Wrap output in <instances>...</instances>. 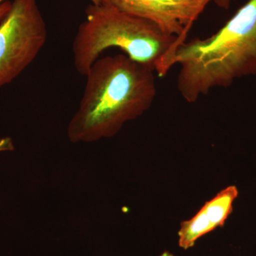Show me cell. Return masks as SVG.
<instances>
[{"label":"cell","mask_w":256,"mask_h":256,"mask_svg":"<svg viewBox=\"0 0 256 256\" xmlns=\"http://www.w3.org/2000/svg\"><path fill=\"white\" fill-rule=\"evenodd\" d=\"M13 149H14V146L10 138H5L0 139V152L12 150Z\"/></svg>","instance_id":"obj_7"},{"label":"cell","mask_w":256,"mask_h":256,"mask_svg":"<svg viewBox=\"0 0 256 256\" xmlns=\"http://www.w3.org/2000/svg\"><path fill=\"white\" fill-rule=\"evenodd\" d=\"M86 14L72 45L74 66L84 76L110 47L120 48L132 60L164 76L172 67L176 48L186 41L165 33L151 22L120 11L108 2L89 5Z\"/></svg>","instance_id":"obj_3"},{"label":"cell","mask_w":256,"mask_h":256,"mask_svg":"<svg viewBox=\"0 0 256 256\" xmlns=\"http://www.w3.org/2000/svg\"><path fill=\"white\" fill-rule=\"evenodd\" d=\"M78 110L67 128L73 143L114 137L156 98L154 70L126 54L99 58L88 72Z\"/></svg>","instance_id":"obj_1"},{"label":"cell","mask_w":256,"mask_h":256,"mask_svg":"<svg viewBox=\"0 0 256 256\" xmlns=\"http://www.w3.org/2000/svg\"><path fill=\"white\" fill-rule=\"evenodd\" d=\"M128 14L154 23L168 34L186 40L210 0H108Z\"/></svg>","instance_id":"obj_5"},{"label":"cell","mask_w":256,"mask_h":256,"mask_svg":"<svg viewBox=\"0 0 256 256\" xmlns=\"http://www.w3.org/2000/svg\"><path fill=\"white\" fill-rule=\"evenodd\" d=\"M5 0H0V3L3 2ZM92 4L100 5L107 2L108 0H90Z\"/></svg>","instance_id":"obj_10"},{"label":"cell","mask_w":256,"mask_h":256,"mask_svg":"<svg viewBox=\"0 0 256 256\" xmlns=\"http://www.w3.org/2000/svg\"><path fill=\"white\" fill-rule=\"evenodd\" d=\"M210 1L214 2L220 8L227 10L230 6L232 0H210Z\"/></svg>","instance_id":"obj_9"},{"label":"cell","mask_w":256,"mask_h":256,"mask_svg":"<svg viewBox=\"0 0 256 256\" xmlns=\"http://www.w3.org/2000/svg\"><path fill=\"white\" fill-rule=\"evenodd\" d=\"M46 38V23L36 0H14L0 22V88L28 68Z\"/></svg>","instance_id":"obj_4"},{"label":"cell","mask_w":256,"mask_h":256,"mask_svg":"<svg viewBox=\"0 0 256 256\" xmlns=\"http://www.w3.org/2000/svg\"><path fill=\"white\" fill-rule=\"evenodd\" d=\"M11 6L12 2L8 0H5L3 2L0 3V22L9 12Z\"/></svg>","instance_id":"obj_8"},{"label":"cell","mask_w":256,"mask_h":256,"mask_svg":"<svg viewBox=\"0 0 256 256\" xmlns=\"http://www.w3.org/2000/svg\"><path fill=\"white\" fill-rule=\"evenodd\" d=\"M238 194L236 186H228L207 202L192 218L182 222L178 232L180 247L188 250L203 236L223 226L233 210V204Z\"/></svg>","instance_id":"obj_6"},{"label":"cell","mask_w":256,"mask_h":256,"mask_svg":"<svg viewBox=\"0 0 256 256\" xmlns=\"http://www.w3.org/2000/svg\"><path fill=\"white\" fill-rule=\"evenodd\" d=\"M171 64L180 66L178 90L188 102L256 75V0H248L212 36L180 44Z\"/></svg>","instance_id":"obj_2"},{"label":"cell","mask_w":256,"mask_h":256,"mask_svg":"<svg viewBox=\"0 0 256 256\" xmlns=\"http://www.w3.org/2000/svg\"><path fill=\"white\" fill-rule=\"evenodd\" d=\"M174 256L172 255V254H171V252H163L162 254H160V256Z\"/></svg>","instance_id":"obj_11"}]
</instances>
